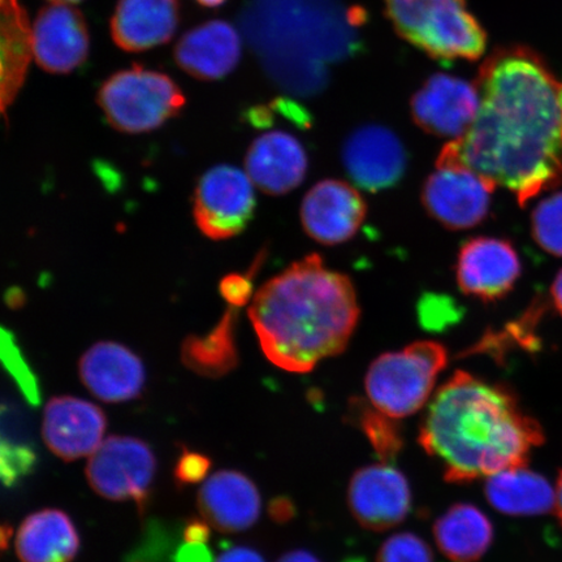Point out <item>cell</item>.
<instances>
[{"instance_id":"cell-1","label":"cell","mask_w":562,"mask_h":562,"mask_svg":"<svg viewBox=\"0 0 562 562\" xmlns=\"http://www.w3.org/2000/svg\"><path fill=\"white\" fill-rule=\"evenodd\" d=\"M475 82L481 94L475 121L446 145L437 166L467 168L525 205L562 178L561 87L522 46L492 52Z\"/></svg>"},{"instance_id":"cell-2","label":"cell","mask_w":562,"mask_h":562,"mask_svg":"<svg viewBox=\"0 0 562 562\" xmlns=\"http://www.w3.org/2000/svg\"><path fill=\"white\" fill-rule=\"evenodd\" d=\"M543 441L542 427L507 386L467 371H456L435 393L419 431L420 447L457 484L526 467Z\"/></svg>"},{"instance_id":"cell-3","label":"cell","mask_w":562,"mask_h":562,"mask_svg":"<svg viewBox=\"0 0 562 562\" xmlns=\"http://www.w3.org/2000/svg\"><path fill=\"white\" fill-rule=\"evenodd\" d=\"M249 316L267 360L305 374L346 350L360 306L350 279L312 255L267 281Z\"/></svg>"},{"instance_id":"cell-4","label":"cell","mask_w":562,"mask_h":562,"mask_svg":"<svg viewBox=\"0 0 562 562\" xmlns=\"http://www.w3.org/2000/svg\"><path fill=\"white\" fill-rule=\"evenodd\" d=\"M278 5L283 9L277 15L283 46L270 69L281 86L312 95L325 88L328 65L360 50L358 27L367 21V11L341 0H280Z\"/></svg>"},{"instance_id":"cell-5","label":"cell","mask_w":562,"mask_h":562,"mask_svg":"<svg viewBox=\"0 0 562 562\" xmlns=\"http://www.w3.org/2000/svg\"><path fill=\"white\" fill-rule=\"evenodd\" d=\"M385 15L400 37L441 63L481 59L487 33L467 0H384Z\"/></svg>"},{"instance_id":"cell-6","label":"cell","mask_w":562,"mask_h":562,"mask_svg":"<svg viewBox=\"0 0 562 562\" xmlns=\"http://www.w3.org/2000/svg\"><path fill=\"white\" fill-rule=\"evenodd\" d=\"M447 363V349L430 340L378 357L364 379L371 405L393 419L413 416L430 400Z\"/></svg>"},{"instance_id":"cell-7","label":"cell","mask_w":562,"mask_h":562,"mask_svg":"<svg viewBox=\"0 0 562 562\" xmlns=\"http://www.w3.org/2000/svg\"><path fill=\"white\" fill-rule=\"evenodd\" d=\"M98 103L116 131L138 135L178 115L186 97L171 77L133 66L105 80L98 91Z\"/></svg>"},{"instance_id":"cell-8","label":"cell","mask_w":562,"mask_h":562,"mask_svg":"<svg viewBox=\"0 0 562 562\" xmlns=\"http://www.w3.org/2000/svg\"><path fill=\"white\" fill-rule=\"evenodd\" d=\"M156 470V456L145 441L110 437L91 454L87 476L98 495L112 502H135L143 513Z\"/></svg>"},{"instance_id":"cell-9","label":"cell","mask_w":562,"mask_h":562,"mask_svg":"<svg viewBox=\"0 0 562 562\" xmlns=\"http://www.w3.org/2000/svg\"><path fill=\"white\" fill-rule=\"evenodd\" d=\"M255 209V184L248 173L234 166L211 168L196 186L194 221L211 240H227L240 234Z\"/></svg>"},{"instance_id":"cell-10","label":"cell","mask_w":562,"mask_h":562,"mask_svg":"<svg viewBox=\"0 0 562 562\" xmlns=\"http://www.w3.org/2000/svg\"><path fill=\"white\" fill-rule=\"evenodd\" d=\"M480 105L476 82L435 74L413 95L411 111L419 128L432 136L457 139L473 124Z\"/></svg>"},{"instance_id":"cell-11","label":"cell","mask_w":562,"mask_h":562,"mask_svg":"<svg viewBox=\"0 0 562 562\" xmlns=\"http://www.w3.org/2000/svg\"><path fill=\"white\" fill-rule=\"evenodd\" d=\"M495 188L462 167L437 166L428 176L422 201L434 220L448 229H470L486 220Z\"/></svg>"},{"instance_id":"cell-12","label":"cell","mask_w":562,"mask_h":562,"mask_svg":"<svg viewBox=\"0 0 562 562\" xmlns=\"http://www.w3.org/2000/svg\"><path fill=\"white\" fill-rule=\"evenodd\" d=\"M356 521L370 531H385L405 521L412 509L409 482L390 463L357 470L348 487Z\"/></svg>"},{"instance_id":"cell-13","label":"cell","mask_w":562,"mask_h":562,"mask_svg":"<svg viewBox=\"0 0 562 562\" xmlns=\"http://www.w3.org/2000/svg\"><path fill=\"white\" fill-rule=\"evenodd\" d=\"M342 161L358 188L379 192L395 187L403 179L407 154L395 132L383 125L368 124L347 137Z\"/></svg>"},{"instance_id":"cell-14","label":"cell","mask_w":562,"mask_h":562,"mask_svg":"<svg viewBox=\"0 0 562 562\" xmlns=\"http://www.w3.org/2000/svg\"><path fill=\"white\" fill-rule=\"evenodd\" d=\"M457 284L467 296L484 302L501 300L521 276V261L509 241L475 237L463 244L456 267Z\"/></svg>"},{"instance_id":"cell-15","label":"cell","mask_w":562,"mask_h":562,"mask_svg":"<svg viewBox=\"0 0 562 562\" xmlns=\"http://www.w3.org/2000/svg\"><path fill=\"white\" fill-rule=\"evenodd\" d=\"M367 202L346 181H319L301 205L302 226L308 236L323 245H339L353 238L367 217Z\"/></svg>"},{"instance_id":"cell-16","label":"cell","mask_w":562,"mask_h":562,"mask_svg":"<svg viewBox=\"0 0 562 562\" xmlns=\"http://www.w3.org/2000/svg\"><path fill=\"white\" fill-rule=\"evenodd\" d=\"M89 42L87 21L70 4H48L34 20L33 55L46 72L69 74L80 67L88 58Z\"/></svg>"},{"instance_id":"cell-17","label":"cell","mask_w":562,"mask_h":562,"mask_svg":"<svg viewBox=\"0 0 562 562\" xmlns=\"http://www.w3.org/2000/svg\"><path fill=\"white\" fill-rule=\"evenodd\" d=\"M105 426L108 420L101 407L87 400L61 396L47 403L42 435L55 456L75 461L100 448Z\"/></svg>"},{"instance_id":"cell-18","label":"cell","mask_w":562,"mask_h":562,"mask_svg":"<svg viewBox=\"0 0 562 562\" xmlns=\"http://www.w3.org/2000/svg\"><path fill=\"white\" fill-rule=\"evenodd\" d=\"M245 167L252 184L262 192L286 194L304 181L307 154L291 133L272 131L252 140L246 153Z\"/></svg>"},{"instance_id":"cell-19","label":"cell","mask_w":562,"mask_h":562,"mask_svg":"<svg viewBox=\"0 0 562 562\" xmlns=\"http://www.w3.org/2000/svg\"><path fill=\"white\" fill-rule=\"evenodd\" d=\"M83 385L104 403H125L143 392L146 372L138 356L122 344L98 342L80 361Z\"/></svg>"},{"instance_id":"cell-20","label":"cell","mask_w":562,"mask_h":562,"mask_svg":"<svg viewBox=\"0 0 562 562\" xmlns=\"http://www.w3.org/2000/svg\"><path fill=\"white\" fill-rule=\"evenodd\" d=\"M199 508L215 530L241 532L258 521L262 501L250 477L234 470H223L203 483L199 492Z\"/></svg>"},{"instance_id":"cell-21","label":"cell","mask_w":562,"mask_h":562,"mask_svg":"<svg viewBox=\"0 0 562 562\" xmlns=\"http://www.w3.org/2000/svg\"><path fill=\"white\" fill-rule=\"evenodd\" d=\"M241 38L227 21L213 20L193 27L175 47L182 70L200 80H220L241 59Z\"/></svg>"},{"instance_id":"cell-22","label":"cell","mask_w":562,"mask_h":562,"mask_svg":"<svg viewBox=\"0 0 562 562\" xmlns=\"http://www.w3.org/2000/svg\"><path fill=\"white\" fill-rule=\"evenodd\" d=\"M179 21L180 0H119L111 35L125 52H145L171 41Z\"/></svg>"},{"instance_id":"cell-23","label":"cell","mask_w":562,"mask_h":562,"mask_svg":"<svg viewBox=\"0 0 562 562\" xmlns=\"http://www.w3.org/2000/svg\"><path fill=\"white\" fill-rule=\"evenodd\" d=\"M79 550V532L65 512H35L20 526L16 553L21 562H72Z\"/></svg>"},{"instance_id":"cell-24","label":"cell","mask_w":562,"mask_h":562,"mask_svg":"<svg viewBox=\"0 0 562 562\" xmlns=\"http://www.w3.org/2000/svg\"><path fill=\"white\" fill-rule=\"evenodd\" d=\"M439 551L451 562H476L494 540V526L473 504H454L434 525Z\"/></svg>"},{"instance_id":"cell-25","label":"cell","mask_w":562,"mask_h":562,"mask_svg":"<svg viewBox=\"0 0 562 562\" xmlns=\"http://www.w3.org/2000/svg\"><path fill=\"white\" fill-rule=\"evenodd\" d=\"M484 494L492 508L508 516H540L554 509L557 490L526 467L487 477Z\"/></svg>"},{"instance_id":"cell-26","label":"cell","mask_w":562,"mask_h":562,"mask_svg":"<svg viewBox=\"0 0 562 562\" xmlns=\"http://www.w3.org/2000/svg\"><path fill=\"white\" fill-rule=\"evenodd\" d=\"M2 108L5 114L23 86L33 54L32 27L18 0H2Z\"/></svg>"},{"instance_id":"cell-27","label":"cell","mask_w":562,"mask_h":562,"mask_svg":"<svg viewBox=\"0 0 562 562\" xmlns=\"http://www.w3.org/2000/svg\"><path fill=\"white\" fill-rule=\"evenodd\" d=\"M235 323L236 307L231 306L213 331L202 337H188L182 346V361L187 367L209 378L226 375L236 368Z\"/></svg>"},{"instance_id":"cell-28","label":"cell","mask_w":562,"mask_h":562,"mask_svg":"<svg viewBox=\"0 0 562 562\" xmlns=\"http://www.w3.org/2000/svg\"><path fill=\"white\" fill-rule=\"evenodd\" d=\"M351 417L370 441L379 459L384 463H392L397 459L404 441L396 419L385 416L374 406H368L358 400H355V404L351 405Z\"/></svg>"},{"instance_id":"cell-29","label":"cell","mask_w":562,"mask_h":562,"mask_svg":"<svg viewBox=\"0 0 562 562\" xmlns=\"http://www.w3.org/2000/svg\"><path fill=\"white\" fill-rule=\"evenodd\" d=\"M182 538V527L175 530L170 525L160 521L146 524L143 538L135 550L126 554L125 562H173L178 550V540Z\"/></svg>"},{"instance_id":"cell-30","label":"cell","mask_w":562,"mask_h":562,"mask_svg":"<svg viewBox=\"0 0 562 562\" xmlns=\"http://www.w3.org/2000/svg\"><path fill=\"white\" fill-rule=\"evenodd\" d=\"M531 231L540 248L562 257V192L539 202L532 211Z\"/></svg>"},{"instance_id":"cell-31","label":"cell","mask_w":562,"mask_h":562,"mask_svg":"<svg viewBox=\"0 0 562 562\" xmlns=\"http://www.w3.org/2000/svg\"><path fill=\"white\" fill-rule=\"evenodd\" d=\"M38 457L30 442L2 437L0 446V476L7 488L18 486L37 467Z\"/></svg>"},{"instance_id":"cell-32","label":"cell","mask_w":562,"mask_h":562,"mask_svg":"<svg viewBox=\"0 0 562 562\" xmlns=\"http://www.w3.org/2000/svg\"><path fill=\"white\" fill-rule=\"evenodd\" d=\"M376 562H434L432 551L413 532H398L385 540Z\"/></svg>"},{"instance_id":"cell-33","label":"cell","mask_w":562,"mask_h":562,"mask_svg":"<svg viewBox=\"0 0 562 562\" xmlns=\"http://www.w3.org/2000/svg\"><path fill=\"white\" fill-rule=\"evenodd\" d=\"M213 462L209 456L184 448L176 463L175 480L180 487L206 480Z\"/></svg>"},{"instance_id":"cell-34","label":"cell","mask_w":562,"mask_h":562,"mask_svg":"<svg viewBox=\"0 0 562 562\" xmlns=\"http://www.w3.org/2000/svg\"><path fill=\"white\" fill-rule=\"evenodd\" d=\"M9 355L10 361L7 362V367H9L10 372L13 376H15L16 382L23 391L27 403L37 406L41 403L38 384L35 382V379L30 369H27L26 364L21 361V356L19 355V350L13 348L12 342Z\"/></svg>"},{"instance_id":"cell-35","label":"cell","mask_w":562,"mask_h":562,"mask_svg":"<svg viewBox=\"0 0 562 562\" xmlns=\"http://www.w3.org/2000/svg\"><path fill=\"white\" fill-rule=\"evenodd\" d=\"M221 294L232 307H240L251 299V281L249 277L231 273L222 280Z\"/></svg>"},{"instance_id":"cell-36","label":"cell","mask_w":562,"mask_h":562,"mask_svg":"<svg viewBox=\"0 0 562 562\" xmlns=\"http://www.w3.org/2000/svg\"><path fill=\"white\" fill-rule=\"evenodd\" d=\"M173 562H214L206 543H184L173 554Z\"/></svg>"},{"instance_id":"cell-37","label":"cell","mask_w":562,"mask_h":562,"mask_svg":"<svg viewBox=\"0 0 562 562\" xmlns=\"http://www.w3.org/2000/svg\"><path fill=\"white\" fill-rule=\"evenodd\" d=\"M182 539L186 543H206L210 539V527L199 518L188 519L182 526Z\"/></svg>"},{"instance_id":"cell-38","label":"cell","mask_w":562,"mask_h":562,"mask_svg":"<svg viewBox=\"0 0 562 562\" xmlns=\"http://www.w3.org/2000/svg\"><path fill=\"white\" fill-rule=\"evenodd\" d=\"M216 562H265L261 554L248 547H235L223 552Z\"/></svg>"},{"instance_id":"cell-39","label":"cell","mask_w":562,"mask_h":562,"mask_svg":"<svg viewBox=\"0 0 562 562\" xmlns=\"http://www.w3.org/2000/svg\"><path fill=\"white\" fill-rule=\"evenodd\" d=\"M294 505L286 497L273 498L270 504V516L276 522L284 524L291 521L294 516Z\"/></svg>"},{"instance_id":"cell-40","label":"cell","mask_w":562,"mask_h":562,"mask_svg":"<svg viewBox=\"0 0 562 562\" xmlns=\"http://www.w3.org/2000/svg\"><path fill=\"white\" fill-rule=\"evenodd\" d=\"M277 562H321L314 557L313 553L307 551H293L288 552L281 557Z\"/></svg>"},{"instance_id":"cell-41","label":"cell","mask_w":562,"mask_h":562,"mask_svg":"<svg viewBox=\"0 0 562 562\" xmlns=\"http://www.w3.org/2000/svg\"><path fill=\"white\" fill-rule=\"evenodd\" d=\"M551 292L554 307H557L558 312L562 315V270L559 272L557 279H554Z\"/></svg>"},{"instance_id":"cell-42","label":"cell","mask_w":562,"mask_h":562,"mask_svg":"<svg viewBox=\"0 0 562 562\" xmlns=\"http://www.w3.org/2000/svg\"><path fill=\"white\" fill-rule=\"evenodd\" d=\"M557 503H554V510H557V515L562 525V472L560 473L558 484H557Z\"/></svg>"},{"instance_id":"cell-43","label":"cell","mask_w":562,"mask_h":562,"mask_svg":"<svg viewBox=\"0 0 562 562\" xmlns=\"http://www.w3.org/2000/svg\"><path fill=\"white\" fill-rule=\"evenodd\" d=\"M12 536V529L10 526H3V529H2V547L7 548V542H9L10 540V537Z\"/></svg>"},{"instance_id":"cell-44","label":"cell","mask_w":562,"mask_h":562,"mask_svg":"<svg viewBox=\"0 0 562 562\" xmlns=\"http://www.w3.org/2000/svg\"><path fill=\"white\" fill-rule=\"evenodd\" d=\"M199 2L206 7H217L226 2V0H199Z\"/></svg>"},{"instance_id":"cell-45","label":"cell","mask_w":562,"mask_h":562,"mask_svg":"<svg viewBox=\"0 0 562 562\" xmlns=\"http://www.w3.org/2000/svg\"><path fill=\"white\" fill-rule=\"evenodd\" d=\"M53 3H65V4H72V3H79L81 0H52Z\"/></svg>"},{"instance_id":"cell-46","label":"cell","mask_w":562,"mask_h":562,"mask_svg":"<svg viewBox=\"0 0 562 562\" xmlns=\"http://www.w3.org/2000/svg\"><path fill=\"white\" fill-rule=\"evenodd\" d=\"M560 95H561V104H562V87H561V94Z\"/></svg>"}]
</instances>
